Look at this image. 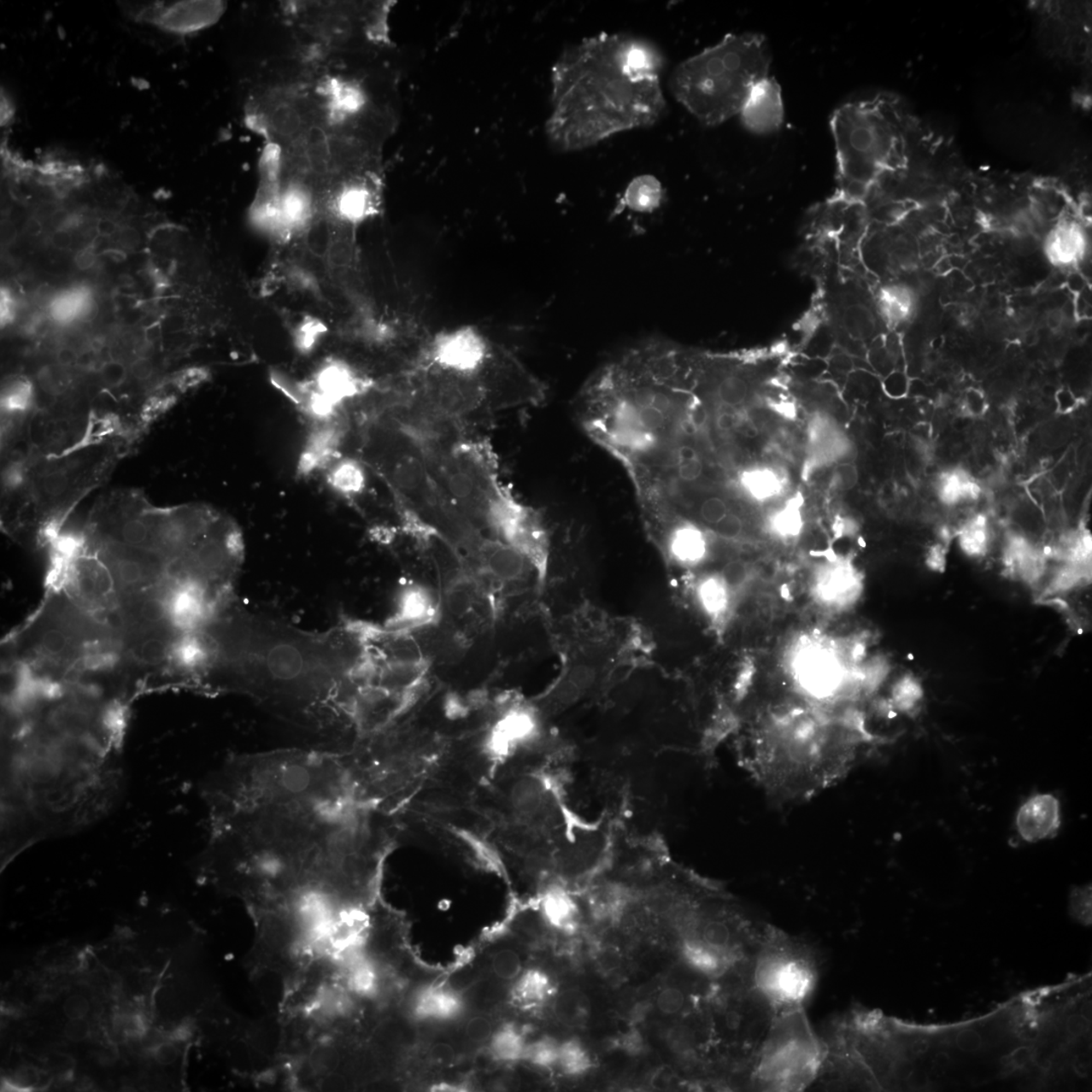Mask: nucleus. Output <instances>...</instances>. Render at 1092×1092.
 <instances>
[{
    "label": "nucleus",
    "mask_w": 1092,
    "mask_h": 1092,
    "mask_svg": "<svg viewBox=\"0 0 1092 1092\" xmlns=\"http://www.w3.org/2000/svg\"><path fill=\"white\" fill-rule=\"evenodd\" d=\"M664 65L654 44L626 34L600 32L567 48L551 70V145L586 150L658 123L666 108Z\"/></svg>",
    "instance_id": "obj_1"
},
{
    "label": "nucleus",
    "mask_w": 1092,
    "mask_h": 1092,
    "mask_svg": "<svg viewBox=\"0 0 1092 1092\" xmlns=\"http://www.w3.org/2000/svg\"><path fill=\"white\" fill-rule=\"evenodd\" d=\"M119 633L49 581L35 614L3 643L4 684L38 691L91 684L113 671Z\"/></svg>",
    "instance_id": "obj_2"
},
{
    "label": "nucleus",
    "mask_w": 1092,
    "mask_h": 1092,
    "mask_svg": "<svg viewBox=\"0 0 1092 1092\" xmlns=\"http://www.w3.org/2000/svg\"><path fill=\"white\" fill-rule=\"evenodd\" d=\"M355 401L343 420L353 457L387 487L402 526L419 524L470 558L484 537L446 498L415 435L372 395Z\"/></svg>",
    "instance_id": "obj_3"
},
{
    "label": "nucleus",
    "mask_w": 1092,
    "mask_h": 1092,
    "mask_svg": "<svg viewBox=\"0 0 1092 1092\" xmlns=\"http://www.w3.org/2000/svg\"><path fill=\"white\" fill-rule=\"evenodd\" d=\"M395 417L420 443L430 471L456 511L484 537L503 542L531 507L503 483L487 441L474 429L411 408H401Z\"/></svg>",
    "instance_id": "obj_4"
},
{
    "label": "nucleus",
    "mask_w": 1092,
    "mask_h": 1092,
    "mask_svg": "<svg viewBox=\"0 0 1092 1092\" xmlns=\"http://www.w3.org/2000/svg\"><path fill=\"white\" fill-rule=\"evenodd\" d=\"M770 63L763 37L727 35L677 66L672 95L700 123L716 126L740 114L753 87L769 77Z\"/></svg>",
    "instance_id": "obj_5"
},
{
    "label": "nucleus",
    "mask_w": 1092,
    "mask_h": 1092,
    "mask_svg": "<svg viewBox=\"0 0 1092 1092\" xmlns=\"http://www.w3.org/2000/svg\"><path fill=\"white\" fill-rule=\"evenodd\" d=\"M840 194L864 202L882 176L908 163L907 126L889 99L843 104L831 120Z\"/></svg>",
    "instance_id": "obj_6"
},
{
    "label": "nucleus",
    "mask_w": 1092,
    "mask_h": 1092,
    "mask_svg": "<svg viewBox=\"0 0 1092 1092\" xmlns=\"http://www.w3.org/2000/svg\"><path fill=\"white\" fill-rule=\"evenodd\" d=\"M825 1058L804 1008L775 1014L751 1071L755 1089L802 1091L813 1088Z\"/></svg>",
    "instance_id": "obj_7"
},
{
    "label": "nucleus",
    "mask_w": 1092,
    "mask_h": 1092,
    "mask_svg": "<svg viewBox=\"0 0 1092 1092\" xmlns=\"http://www.w3.org/2000/svg\"><path fill=\"white\" fill-rule=\"evenodd\" d=\"M819 980L813 948L769 925L754 956L753 989L778 1013L804 1008Z\"/></svg>",
    "instance_id": "obj_8"
},
{
    "label": "nucleus",
    "mask_w": 1092,
    "mask_h": 1092,
    "mask_svg": "<svg viewBox=\"0 0 1092 1092\" xmlns=\"http://www.w3.org/2000/svg\"><path fill=\"white\" fill-rule=\"evenodd\" d=\"M130 19L170 32H190L214 23L222 5L209 2H149L120 4Z\"/></svg>",
    "instance_id": "obj_9"
},
{
    "label": "nucleus",
    "mask_w": 1092,
    "mask_h": 1092,
    "mask_svg": "<svg viewBox=\"0 0 1092 1092\" xmlns=\"http://www.w3.org/2000/svg\"><path fill=\"white\" fill-rule=\"evenodd\" d=\"M742 123L757 135H768L780 129L784 120L781 88L766 77L753 87L740 112Z\"/></svg>",
    "instance_id": "obj_10"
},
{
    "label": "nucleus",
    "mask_w": 1092,
    "mask_h": 1092,
    "mask_svg": "<svg viewBox=\"0 0 1092 1092\" xmlns=\"http://www.w3.org/2000/svg\"><path fill=\"white\" fill-rule=\"evenodd\" d=\"M472 566L499 583L517 582L528 572L535 571L531 562L520 551L509 544L490 538L484 540L476 558L472 561Z\"/></svg>",
    "instance_id": "obj_11"
},
{
    "label": "nucleus",
    "mask_w": 1092,
    "mask_h": 1092,
    "mask_svg": "<svg viewBox=\"0 0 1092 1092\" xmlns=\"http://www.w3.org/2000/svg\"><path fill=\"white\" fill-rule=\"evenodd\" d=\"M1016 824L1025 842H1038L1054 837L1061 825L1060 803L1052 794L1030 797L1019 807Z\"/></svg>",
    "instance_id": "obj_12"
},
{
    "label": "nucleus",
    "mask_w": 1092,
    "mask_h": 1092,
    "mask_svg": "<svg viewBox=\"0 0 1092 1092\" xmlns=\"http://www.w3.org/2000/svg\"><path fill=\"white\" fill-rule=\"evenodd\" d=\"M465 1011L461 995L445 984H430L416 992L411 1001L412 1016L424 1022L446 1023Z\"/></svg>",
    "instance_id": "obj_13"
},
{
    "label": "nucleus",
    "mask_w": 1092,
    "mask_h": 1092,
    "mask_svg": "<svg viewBox=\"0 0 1092 1092\" xmlns=\"http://www.w3.org/2000/svg\"><path fill=\"white\" fill-rule=\"evenodd\" d=\"M799 681L805 692L816 700L841 696L842 682L836 660L825 653L804 655L799 663Z\"/></svg>",
    "instance_id": "obj_14"
},
{
    "label": "nucleus",
    "mask_w": 1092,
    "mask_h": 1092,
    "mask_svg": "<svg viewBox=\"0 0 1092 1092\" xmlns=\"http://www.w3.org/2000/svg\"><path fill=\"white\" fill-rule=\"evenodd\" d=\"M1089 243L1084 231L1077 223L1064 220L1048 235L1046 256L1059 267H1077L1088 252Z\"/></svg>",
    "instance_id": "obj_15"
},
{
    "label": "nucleus",
    "mask_w": 1092,
    "mask_h": 1092,
    "mask_svg": "<svg viewBox=\"0 0 1092 1092\" xmlns=\"http://www.w3.org/2000/svg\"><path fill=\"white\" fill-rule=\"evenodd\" d=\"M1048 555L1020 534L1007 538L1005 561L1009 572L1024 583H1039L1046 572Z\"/></svg>",
    "instance_id": "obj_16"
},
{
    "label": "nucleus",
    "mask_w": 1092,
    "mask_h": 1092,
    "mask_svg": "<svg viewBox=\"0 0 1092 1092\" xmlns=\"http://www.w3.org/2000/svg\"><path fill=\"white\" fill-rule=\"evenodd\" d=\"M438 607L426 588L411 586L402 596L400 608L388 627L414 631L437 621Z\"/></svg>",
    "instance_id": "obj_17"
},
{
    "label": "nucleus",
    "mask_w": 1092,
    "mask_h": 1092,
    "mask_svg": "<svg viewBox=\"0 0 1092 1092\" xmlns=\"http://www.w3.org/2000/svg\"><path fill=\"white\" fill-rule=\"evenodd\" d=\"M539 912L550 928L564 933L575 931L580 920V907L571 890L564 885L551 884L543 891Z\"/></svg>",
    "instance_id": "obj_18"
},
{
    "label": "nucleus",
    "mask_w": 1092,
    "mask_h": 1092,
    "mask_svg": "<svg viewBox=\"0 0 1092 1092\" xmlns=\"http://www.w3.org/2000/svg\"><path fill=\"white\" fill-rule=\"evenodd\" d=\"M420 632L414 633L425 660L440 661L454 660L460 658L467 647L466 638L459 631L450 630L438 625V622L418 628Z\"/></svg>",
    "instance_id": "obj_19"
},
{
    "label": "nucleus",
    "mask_w": 1092,
    "mask_h": 1092,
    "mask_svg": "<svg viewBox=\"0 0 1092 1092\" xmlns=\"http://www.w3.org/2000/svg\"><path fill=\"white\" fill-rule=\"evenodd\" d=\"M810 460L816 467L841 461L851 452V444L838 430L825 419H818L810 427Z\"/></svg>",
    "instance_id": "obj_20"
},
{
    "label": "nucleus",
    "mask_w": 1092,
    "mask_h": 1092,
    "mask_svg": "<svg viewBox=\"0 0 1092 1092\" xmlns=\"http://www.w3.org/2000/svg\"><path fill=\"white\" fill-rule=\"evenodd\" d=\"M682 955L689 967L708 978H721L738 961L737 959L706 945L697 937H690L684 942Z\"/></svg>",
    "instance_id": "obj_21"
},
{
    "label": "nucleus",
    "mask_w": 1092,
    "mask_h": 1092,
    "mask_svg": "<svg viewBox=\"0 0 1092 1092\" xmlns=\"http://www.w3.org/2000/svg\"><path fill=\"white\" fill-rule=\"evenodd\" d=\"M732 483L738 492L757 502L773 499L783 489L779 473L763 467L741 468L733 476Z\"/></svg>",
    "instance_id": "obj_22"
},
{
    "label": "nucleus",
    "mask_w": 1092,
    "mask_h": 1092,
    "mask_svg": "<svg viewBox=\"0 0 1092 1092\" xmlns=\"http://www.w3.org/2000/svg\"><path fill=\"white\" fill-rule=\"evenodd\" d=\"M917 297L907 285H888L877 296L878 312L888 326L897 328L912 319Z\"/></svg>",
    "instance_id": "obj_23"
},
{
    "label": "nucleus",
    "mask_w": 1092,
    "mask_h": 1092,
    "mask_svg": "<svg viewBox=\"0 0 1092 1092\" xmlns=\"http://www.w3.org/2000/svg\"><path fill=\"white\" fill-rule=\"evenodd\" d=\"M554 991L553 981L544 971L532 968L522 971L515 979L512 997L523 1007L543 1006Z\"/></svg>",
    "instance_id": "obj_24"
},
{
    "label": "nucleus",
    "mask_w": 1092,
    "mask_h": 1092,
    "mask_svg": "<svg viewBox=\"0 0 1092 1092\" xmlns=\"http://www.w3.org/2000/svg\"><path fill=\"white\" fill-rule=\"evenodd\" d=\"M936 490L942 503L948 506L975 501L981 495L980 485L962 470L942 473L937 478Z\"/></svg>",
    "instance_id": "obj_25"
},
{
    "label": "nucleus",
    "mask_w": 1092,
    "mask_h": 1092,
    "mask_svg": "<svg viewBox=\"0 0 1092 1092\" xmlns=\"http://www.w3.org/2000/svg\"><path fill=\"white\" fill-rule=\"evenodd\" d=\"M528 1042L522 1031L512 1024L502 1025L490 1038V1053L502 1064L524 1061Z\"/></svg>",
    "instance_id": "obj_26"
},
{
    "label": "nucleus",
    "mask_w": 1092,
    "mask_h": 1092,
    "mask_svg": "<svg viewBox=\"0 0 1092 1092\" xmlns=\"http://www.w3.org/2000/svg\"><path fill=\"white\" fill-rule=\"evenodd\" d=\"M663 195V187L655 176L642 175L627 186L623 203L633 211L649 213L660 206Z\"/></svg>",
    "instance_id": "obj_27"
},
{
    "label": "nucleus",
    "mask_w": 1092,
    "mask_h": 1092,
    "mask_svg": "<svg viewBox=\"0 0 1092 1092\" xmlns=\"http://www.w3.org/2000/svg\"><path fill=\"white\" fill-rule=\"evenodd\" d=\"M960 548L972 558H980L989 549L991 529L983 515L971 518L958 533Z\"/></svg>",
    "instance_id": "obj_28"
},
{
    "label": "nucleus",
    "mask_w": 1092,
    "mask_h": 1092,
    "mask_svg": "<svg viewBox=\"0 0 1092 1092\" xmlns=\"http://www.w3.org/2000/svg\"><path fill=\"white\" fill-rule=\"evenodd\" d=\"M558 1066L569 1077H580L591 1069L592 1060L581 1042L571 1039L561 1043Z\"/></svg>",
    "instance_id": "obj_29"
},
{
    "label": "nucleus",
    "mask_w": 1092,
    "mask_h": 1092,
    "mask_svg": "<svg viewBox=\"0 0 1092 1092\" xmlns=\"http://www.w3.org/2000/svg\"><path fill=\"white\" fill-rule=\"evenodd\" d=\"M560 1048L559 1041L551 1036H543L528 1043L524 1061L542 1069L558 1066Z\"/></svg>",
    "instance_id": "obj_30"
},
{
    "label": "nucleus",
    "mask_w": 1092,
    "mask_h": 1092,
    "mask_svg": "<svg viewBox=\"0 0 1092 1092\" xmlns=\"http://www.w3.org/2000/svg\"><path fill=\"white\" fill-rule=\"evenodd\" d=\"M772 528L782 537H796L801 534L803 527V517L797 500L789 503L777 511L771 520Z\"/></svg>",
    "instance_id": "obj_31"
},
{
    "label": "nucleus",
    "mask_w": 1092,
    "mask_h": 1092,
    "mask_svg": "<svg viewBox=\"0 0 1092 1092\" xmlns=\"http://www.w3.org/2000/svg\"><path fill=\"white\" fill-rule=\"evenodd\" d=\"M923 697L920 684L912 677H906L893 688L892 705L898 711L909 713L917 708Z\"/></svg>",
    "instance_id": "obj_32"
},
{
    "label": "nucleus",
    "mask_w": 1092,
    "mask_h": 1092,
    "mask_svg": "<svg viewBox=\"0 0 1092 1092\" xmlns=\"http://www.w3.org/2000/svg\"><path fill=\"white\" fill-rule=\"evenodd\" d=\"M700 598L704 608L711 614H721L728 603V588L720 576H714L705 580L700 586Z\"/></svg>",
    "instance_id": "obj_33"
},
{
    "label": "nucleus",
    "mask_w": 1092,
    "mask_h": 1092,
    "mask_svg": "<svg viewBox=\"0 0 1092 1092\" xmlns=\"http://www.w3.org/2000/svg\"><path fill=\"white\" fill-rule=\"evenodd\" d=\"M824 594L826 598L835 600L842 594L852 595L859 590V582L848 567H837L824 578Z\"/></svg>",
    "instance_id": "obj_34"
},
{
    "label": "nucleus",
    "mask_w": 1092,
    "mask_h": 1092,
    "mask_svg": "<svg viewBox=\"0 0 1092 1092\" xmlns=\"http://www.w3.org/2000/svg\"><path fill=\"white\" fill-rule=\"evenodd\" d=\"M493 969L496 975L504 980H515L523 971L520 956L511 950H502L495 954Z\"/></svg>",
    "instance_id": "obj_35"
},
{
    "label": "nucleus",
    "mask_w": 1092,
    "mask_h": 1092,
    "mask_svg": "<svg viewBox=\"0 0 1092 1092\" xmlns=\"http://www.w3.org/2000/svg\"><path fill=\"white\" fill-rule=\"evenodd\" d=\"M749 575L748 567L741 561L727 562L721 571L720 578L728 590L740 588L746 583Z\"/></svg>",
    "instance_id": "obj_36"
},
{
    "label": "nucleus",
    "mask_w": 1092,
    "mask_h": 1092,
    "mask_svg": "<svg viewBox=\"0 0 1092 1092\" xmlns=\"http://www.w3.org/2000/svg\"><path fill=\"white\" fill-rule=\"evenodd\" d=\"M115 1025L118 1031H123L126 1036H133V1038H142L146 1033L145 1024L137 1014H125V1016L118 1017Z\"/></svg>",
    "instance_id": "obj_37"
},
{
    "label": "nucleus",
    "mask_w": 1092,
    "mask_h": 1092,
    "mask_svg": "<svg viewBox=\"0 0 1092 1092\" xmlns=\"http://www.w3.org/2000/svg\"><path fill=\"white\" fill-rule=\"evenodd\" d=\"M685 1002L680 990L675 989H665L658 998V1007L661 1013L666 1014H674L680 1011Z\"/></svg>",
    "instance_id": "obj_38"
},
{
    "label": "nucleus",
    "mask_w": 1092,
    "mask_h": 1092,
    "mask_svg": "<svg viewBox=\"0 0 1092 1092\" xmlns=\"http://www.w3.org/2000/svg\"><path fill=\"white\" fill-rule=\"evenodd\" d=\"M836 485L842 490H848L858 483L856 467L851 462L838 463L835 471Z\"/></svg>",
    "instance_id": "obj_39"
},
{
    "label": "nucleus",
    "mask_w": 1092,
    "mask_h": 1092,
    "mask_svg": "<svg viewBox=\"0 0 1092 1092\" xmlns=\"http://www.w3.org/2000/svg\"><path fill=\"white\" fill-rule=\"evenodd\" d=\"M492 1024L487 1018L476 1017L468 1022L467 1025V1034L472 1041L484 1042L490 1040L493 1034Z\"/></svg>",
    "instance_id": "obj_40"
},
{
    "label": "nucleus",
    "mask_w": 1092,
    "mask_h": 1092,
    "mask_svg": "<svg viewBox=\"0 0 1092 1092\" xmlns=\"http://www.w3.org/2000/svg\"><path fill=\"white\" fill-rule=\"evenodd\" d=\"M956 1044L960 1050L966 1053H974L978 1051L983 1046V1038L978 1031L972 1029H966L960 1031L957 1035Z\"/></svg>",
    "instance_id": "obj_41"
},
{
    "label": "nucleus",
    "mask_w": 1092,
    "mask_h": 1092,
    "mask_svg": "<svg viewBox=\"0 0 1092 1092\" xmlns=\"http://www.w3.org/2000/svg\"><path fill=\"white\" fill-rule=\"evenodd\" d=\"M90 1009L88 1002L85 997L75 995L68 998L64 1005V1012L66 1016L70 1019H85Z\"/></svg>",
    "instance_id": "obj_42"
},
{
    "label": "nucleus",
    "mask_w": 1092,
    "mask_h": 1092,
    "mask_svg": "<svg viewBox=\"0 0 1092 1092\" xmlns=\"http://www.w3.org/2000/svg\"><path fill=\"white\" fill-rule=\"evenodd\" d=\"M65 1033L70 1040L81 1041L86 1038L90 1033V1028L84 1019H70L66 1025Z\"/></svg>",
    "instance_id": "obj_43"
},
{
    "label": "nucleus",
    "mask_w": 1092,
    "mask_h": 1092,
    "mask_svg": "<svg viewBox=\"0 0 1092 1092\" xmlns=\"http://www.w3.org/2000/svg\"><path fill=\"white\" fill-rule=\"evenodd\" d=\"M156 1060L163 1066L173 1063L179 1057V1050L173 1043H163L156 1049Z\"/></svg>",
    "instance_id": "obj_44"
},
{
    "label": "nucleus",
    "mask_w": 1092,
    "mask_h": 1092,
    "mask_svg": "<svg viewBox=\"0 0 1092 1092\" xmlns=\"http://www.w3.org/2000/svg\"><path fill=\"white\" fill-rule=\"evenodd\" d=\"M1066 1028L1070 1035L1080 1036L1089 1030V1019L1083 1014H1073L1067 1019Z\"/></svg>",
    "instance_id": "obj_45"
},
{
    "label": "nucleus",
    "mask_w": 1092,
    "mask_h": 1092,
    "mask_svg": "<svg viewBox=\"0 0 1092 1092\" xmlns=\"http://www.w3.org/2000/svg\"><path fill=\"white\" fill-rule=\"evenodd\" d=\"M1073 907L1077 912L1089 914L1090 912V890H1078L1073 895Z\"/></svg>",
    "instance_id": "obj_46"
},
{
    "label": "nucleus",
    "mask_w": 1092,
    "mask_h": 1092,
    "mask_svg": "<svg viewBox=\"0 0 1092 1092\" xmlns=\"http://www.w3.org/2000/svg\"><path fill=\"white\" fill-rule=\"evenodd\" d=\"M928 565L934 570H942L945 567V553L944 549L941 545L934 546L931 549L928 556Z\"/></svg>",
    "instance_id": "obj_47"
},
{
    "label": "nucleus",
    "mask_w": 1092,
    "mask_h": 1092,
    "mask_svg": "<svg viewBox=\"0 0 1092 1092\" xmlns=\"http://www.w3.org/2000/svg\"><path fill=\"white\" fill-rule=\"evenodd\" d=\"M948 1066H950V1056H948V1053H937L934 1058L933 1066H931V1072H933L936 1077H940L942 1074H945Z\"/></svg>",
    "instance_id": "obj_48"
},
{
    "label": "nucleus",
    "mask_w": 1092,
    "mask_h": 1092,
    "mask_svg": "<svg viewBox=\"0 0 1092 1092\" xmlns=\"http://www.w3.org/2000/svg\"><path fill=\"white\" fill-rule=\"evenodd\" d=\"M119 240L121 245L128 250H133L140 242L139 234L135 229L126 228L120 232Z\"/></svg>",
    "instance_id": "obj_49"
},
{
    "label": "nucleus",
    "mask_w": 1092,
    "mask_h": 1092,
    "mask_svg": "<svg viewBox=\"0 0 1092 1092\" xmlns=\"http://www.w3.org/2000/svg\"><path fill=\"white\" fill-rule=\"evenodd\" d=\"M73 240V235H71L69 229H57L52 235L53 245L59 248V250L68 248Z\"/></svg>",
    "instance_id": "obj_50"
},
{
    "label": "nucleus",
    "mask_w": 1092,
    "mask_h": 1092,
    "mask_svg": "<svg viewBox=\"0 0 1092 1092\" xmlns=\"http://www.w3.org/2000/svg\"><path fill=\"white\" fill-rule=\"evenodd\" d=\"M77 352L71 347H63L57 352V361L59 366L68 367L73 366L77 360Z\"/></svg>",
    "instance_id": "obj_51"
},
{
    "label": "nucleus",
    "mask_w": 1092,
    "mask_h": 1092,
    "mask_svg": "<svg viewBox=\"0 0 1092 1092\" xmlns=\"http://www.w3.org/2000/svg\"><path fill=\"white\" fill-rule=\"evenodd\" d=\"M1031 1056H1033V1054H1031L1030 1048L1019 1047L1017 1050L1013 1052L1011 1059L1014 1066H1024L1025 1064L1030 1061Z\"/></svg>",
    "instance_id": "obj_52"
},
{
    "label": "nucleus",
    "mask_w": 1092,
    "mask_h": 1092,
    "mask_svg": "<svg viewBox=\"0 0 1092 1092\" xmlns=\"http://www.w3.org/2000/svg\"><path fill=\"white\" fill-rule=\"evenodd\" d=\"M432 1057L439 1062H448L454 1057V1050L446 1044H438L433 1047Z\"/></svg>",
    "instance_id": "obj_53"
},
{
    "label": "nucleus",
    "mask_w": 1092,
    "mask_h": 1092,
    "mask_svg": "<svg viewBox=\"0 0 1092 1092\" xmlns=\"http://www.w3.org/2000/svg\"><path fill=\"white\" fill-rule=\"evenodd\" d=\"M96 261V255L91 250H85L79 253L76 257V264L80 269H88L93 266Z\"/></svg>",
    "instance_id": "obj_54"
},
{
    "label": "nucleus",
    "mask_w": 1092,
    "mask_h": 1092,
    "mask_svg": "<svg viewBox=\"0 0 1092 1092\" xmlns=\"http://www.w3.org/2000/svg\"><path fill=\"white\" fill-rule=\"evenodd\" d=\"M929 1047V1043L925 1040L920 1039L914 1041L909 1048L910 1054L913 1057L922 1056L928 1052Z\"/></svg>",
    "instance_id": "obj_55"
},
{
    "label": "nucleus",
    "mask_w": 1092,
    "mask_h": 1092,
    "mask_svg": "<svg viewBox=\"0 0 1092 1092\" xmlns=\"http://www.w3.org/2000/svg\"><path fill=\"white\" fill-rule=\"evenodd\" d=\"M115 228H117V226H115L113 220H99L97 226V230L98 233L101 234L103 237H108L109 235H113L114 233Z\"/></svg>",
    "instance_id": "obj_56"
},
{
    "label": "nucleus",
    "mask_w": 1092,
    "mask_h": 1092,
    "mask_svg": "<svg viewBox=\"0 0 1092 1092\" xmlns=\"http://www.w3.org/2000/svg\"><path fill=\"white\" fill-rule=\"evenodd\" d=\"M42 230H43V226L40 222V220L37 218L30 219L29 222H27L26 224L27 233H29L32 236L40 235Z\"/></svg>",
    "instance_id": "obj_57"
},
{
    "label": "nucleus",
    "mask_w": 1092,
    "mask_h": 1092,
    "mask_svg": "<svg viewBox=\"0 0 1092 1092\" xmlns=\"http://www.w3.org/2000/svg\"><path fill=\"white\" fill-rule=\"evenodd\" d=\"M1063 314L1059 311L1051 312L1048 316V325L1052 329H1058L1061 326L1063 321Z\"/></svg>",
    "instance_id": "obj_58"
},
{
    "label": "nucleus",
    "mask_w": 1092,
    "mask_h": 1092,
    "mask_svg": "<svg viewBox=\"0 0 1092 1092\" xmlns=\"http://www.w3.org/2000/svg\"><path fill=\"white\" fill-rule=\"evenodd\" d=\"M106 253L109 258H112L113 261L118 262L123 261L126 256L124 253L120 250H109Z\"/></svg>",
    "instance_id": "obj_59"
}]
</instances>
